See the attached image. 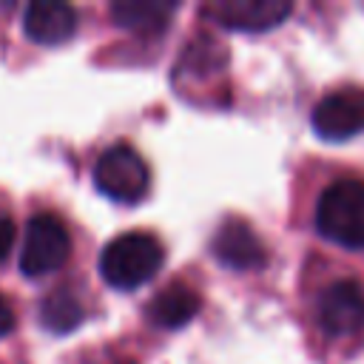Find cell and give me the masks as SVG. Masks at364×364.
I'll return each mask as SVG.
<instances>
[{"instance_id": "cell-3", "label": "cell", "mask_w": 364, "mask_h": 364, "mask_svg": "<svg viewBox=\"0 0 364 364\" xmlns=\"http://www.w3.org/2000/svg\"><path fill=\"white\" fill-rule=\"evenodd\" d=\"M71 256V236L60 216L34 213L23 230V250L17 267L28 279H40L46 273L60 270Z\"/></svg>"}, {"instance_id": "cell-7", "label": "cell", "mask_w": 364, "mask_h": 364, "mask_svg": "<svg viewBox=\"0 0 364 364\" xmlns=\"http://www.w3.org/2000/svg\"><path fill=\"white\" fill-rule=\"evenodd\" d=\"M293 11L284 0H219L202 9L205 17L213 23L233 28V31H267L276 28Z\"/></svg>"}, {"instance_id": "cell-9", "label": "cell", "mask_w": 364, "mask_h": 364, "mask_svg": "<svg viewBox=\"0 0 364 364\" xmlns=\"http://www.w3.org/2000/svg\"><path fill=\"white\" fill-rule=\"evenodd\" d=\"M23 31L37 46H60L77 31V11L60 0H31L23 11Z\"/></svg>"}, {"instance_id": "cell-2", "label": "cell", "mask_w": 364, "mask_h": 364, "mask_svg": "<svg viewBox=\"0 0 364 364\" xmlns=\"http://www.w3.org/2000/svg\"><path fill=\"white\" fill-rule=\"evenodd\" d=\"M318 233L347 250L364 247V182L338 179L333 182L316 205Z\"/></svg>"}, {"instance_id": "cell-5", "label": "cell", "mask_w": 364, "mask_h": 364, "mask_svg": "<svg viewBox=\"0 0 364 364\" xmlns=\"http://www.w3.org/2000/svg\"><path fill=\"white\" fill-rule=\"evenodd\" d=\"M313 131L327 142H344L364 131V91L338 88L324 94L313 108Z\"/></svg>"}, {"instance_id": "cell-12", "label": "cell", "mask_w": 364, "mask_h": 364, "mask_svg": "<svg viewBox=\"0 0 364 364\" xmlns=\"http://www.w3.org/2000/svg\"><path fill=\"white\" fill-rule=\"evenodd\" d=\"M82 318H85V307L68 287H57L40 301V321L46 330H51L57 336L77 330L82 324Z\"/></svg>"}, {"instance_id": "cell-6", "label": "cell", "mask_w": 364, "mask_h": 364, "mask_svg": "<svg viewBox=\"0 0 364 364\" xmlns=\"http://www.w3.org/2000/svg\"><path fill=\"white\" fill-rule=\"evenodd\" d=\"M316 316L327 336H336V338L355 336L364 327V284L355 279L333 282L318 296Z\"/></svg>"}, {"instance_id": "cell-14", "label": "cell", "mask_w": 364, "mask_h": 364, "mask_svg": "<svg viewBox=\"0 0 364 364\" xmlns=\"http://www.w3.org/2000/svg\"><path fill=\"white\" fill-rule=\"evenodd\" d=\"M14 324H17V316H14V307H11V301L0 293V338H6L11 330H14Z\"/></svg>"}, {"instance_id": "cell-1", "label": "cell", "mask_w": 364, "mask_h": 364, "mask_svg": "<svg viewBox=\"0 0 364 364\" xmlns=\"http://www.w3.org/2000/svg\"><path fill=\"white\" fill-rule=\"evenodd\" d=\"M165 262L162 245L142 230L114 236L100 253V276L114 290H136L151 282Z\"/></svg>"}, {"instance_id": "cell-10", "label": "cell", "mask_w": 364, "mask_h": 364, "mask_svg": "<svg viewBox=\"0 0 364 364\" xmlns=\"http://www.w3.org/2000/svg\"><path fill=\"white\" fill-rule=\"evenodd\" d=\"M199 307H202L199 293L191 290L188 284L173 282V284L162 287V290L148 301L145 313H148V318H151L156 327H162V330H176V327H185V324L199 313Z\"/></svg>"}, {"instance_id": "cell-11", "label": "cell", "mask_w": 364, "mask_h": 364, "mask_svg": "<svg viewBox=\"0 0 364 364\" xmlns=\"http://www.w3.org/2000/svg\"><path fill=\"white\" fill-rule=\"evenodd\" d=\"M176 11L173 3H154V0H128L111 6V20L131 31H159L171 14Z\"/></svg>"}, {"instance_id": "cell-8", "label": "cell", "mask_w": 364, "mask_h": 364, "mask_svg": "<svg viewBox=\"0 0 364 364\" xmlns=\"http://www.w3.org/2000/svg\"><path fill=\"white\" fill-rule=\"evenodd\" d=\"M210 250H213L216 262L230 270H259L267 259L262 239L242 219H225L213 233Z\"/></svg>"}, {"instance_id": "cell-13", "label": "cell", "mask_w": 364, "mask_h": 364, "mask_svg": "<svg viewBox=\"0 0 364 364\" xmlns=\"http://www.w3.org/2000/svg\"><path fill=\"white\" fill-rule=\"evenodd\" d=\"M11 245H14V222L6 213H0V264L9 259Z\"/></svg>"}, {"instance_id": "cell-4", "label": "cell", "mask_w": 364, "mask_h": 364, "mask_svg": "<svg viewBox=\"0 0 364 364\" xmlns=\"http://www.w3.org/2000/svg\"><path fill=\"white\" fill-rule=\"evenodd\" d=\"M94 185L102 196L119 202V205H136L145 199L151 173L145 159L125 142H117L100 154L94 162Z\"/></svg>"}]
</instances>
